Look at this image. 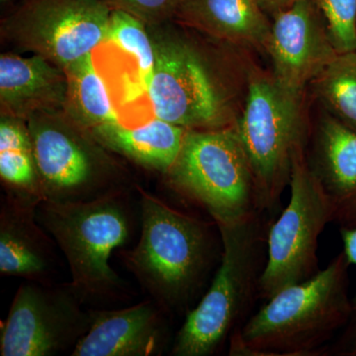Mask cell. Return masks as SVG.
<instances>
[{
	"label": "cell",
	"instance_id": "obj_1",
	"mask_svg": "<svg viewBox=\"0 0 356 356\" xmlns=\"http://www.w3.org/2000/svg\"><path fill=\"white\" fill-rule=\"evenodd\" d=\"M348 264L343 252L308 280L283 288L231 334L229 355H323L337 330L353 317Z\"/></svg>",
	"mask_w": 356,
	"mask_h": 356
},
{
	"label": "cell",
	"instance_id": "obj_2",
	"mask_svg": "<svg viewBox=\"0 0 356 356\" xmlns=\"http://www.w3.org/2000/svg\"><path fill=\"white\" fill-rule=\"evenodd\" d=\"M131 202L120 191L86 202L44 200L37 206V220L65 254L72 275L67 284L83 305L115 301L128 293L109 261L134 234Z\"/></svg>",
	"mask_w": 356,
	"mask_h": 356
},
{
	"label": "cell",
	"instance_id": "obj_3",
	"mask_svg": "<svg viewBox=\"0 0 356 356\" xmlns=\"http://www.w3.org/2000/svg\"><path fill=\"white\" fill-rule=\"evenodd\" d=\"M139 206L140 240L132 250H122V261L163 310H179L209 266L208 227L147 192L140 191Z\"/></svg>",
	"mask_w": 356,
	"mask_h": 356
},
{
	"label": "cell",
	"instance_id": "obj_4",
	"mask_svg": "<svg viewBox=\"0 0 356 356\" xmlns=\"http://www.w3.org/2000/svg\"><path fill=\"white\" fill-rule=\"evenodd\" d=\"M217 226L222 238L221 264L209 290L187 314L173 341L172 355H213L235 331L255 288L259 289L262 238L257 213Z\"/></svg>",
	"mask_w": 356,
	"mask_h": 356
},
{
	"label": "cell",
	"instance_id": "obj_5",
	"mask_svg": "<svg viewBox=\"0 0 356 356\" xmlns=\"http://www.w3.org/2000/svg\"><path fill=\"white\" fill-rule=\"evenodd\" d=\"M166 175L175 191L202 206L217 225L259 210L254 173L236 128L188 129Z\"/></svg>",
	"mask_w": 356,
	"mask_h": 356
},
{
	"label": "cell",
	"instance_id": "obj_6",
	"mask_svg": "<svg viewBox=\"0 0 356 356\" xmlns=\"http://www.w3.org/2000/svg\"><path fill=\"white\" fill-rule=\"evenodd\" d=\"M301 93L273 74H257L236 131L254 173L257 207L273 210L289 184L292 156L304 144Z\"/></svg>",
	"mask_w": 356,
	"mask_h": 356
},
{
	"label": "cell",
	"instance_id": "obj_7",
	"mask_svg": "<svg viewBox=\"0 0 356 356\" xmlns=\"http://www.w3.org/2000/svg\"><path fill=\"white\" fill-rule=\"evenodd\" d=\"M289 185V202L267 236V259L259 281L266 299L318 273V238L337 218L334 201L307 161L304 144L293 153Z\"/></svg>",
	"mask_w": 356,
	"mask_h": 356
},
{
	"label": "cell",
	"instance_id": "obj_8",
	"mask_svg": "<svg viewBox=\"0 0 356 356\" xmlns=\"http://www.w3.org/2000/svg\"><path fill=\"white\" fill-rule=\"evenodd\" d=\"M90 325V310H84L67 283L28 281L16 292L1 325L0 355H72Z\"/></svg>",
	"mask_w": 356,
	"mask_h": 356
},
{
	"label": "cell",
	"instance_id": "obj_9",
	"mask_svg": "<svg viewBox=\"0 0 356 356\" xmlns=\"http://www.w3.org/2000/svg\"><path fill=\"white\" fill-rule=\"evenodd\" d=\"M147 95L154 116L185 129L229 127L228 107L202 60L184 42L156 46Z\"/></svg>",
	"mask_w": 356,
	"mask_h": 356
},
{
	"label": "cell",
	"instance_id": "obj_10",
	"mask_svg": "<svg viewBox=\"0 0 356 356\" xmlns=\"http://www.w3.org/2000/svg\"><path fill=\"white\" fill-rule=\"evenodd\" d=\"M111 13L100 0H32L21 25L40 55L65 69L107 41Z\"/></svg>",
	"mask_w": 356,
	"mask_h": 356
},
{
	"label": "cell",
	"instance_id": "obj_11",
	"mask_svg": "<svg viewBox=\"0 0 356 356\" xmlns=\"http://www.w3.org/2000/svg\"><path fill=\"white\" fill-rule=\"evenodd\" d=\"M44 200L86 202L117 189L104 179L97 152L74 133L50 124H33L29 130Z\"/></svg>",
	"mask_w": 356,
	"mask_h": 356
},
{
	"label": "cell",
	"instance_id": "obj_12",
	"mask_svg": "<svg viewBox=\"0 0 356 356\" xmlns=\"http://www.w3.org/2000/svg\"><path fill=\"white\" fill-rule=\"evenodd\" d=\"M274 17L266 46L273 76L286 88L302 92L339 53L312 0H297Z\"/></svg>",
	"mask_w": 356,
	"mask_h": 356
},
{
	"label": "cell",
	"instance_id": "obj_13",
	"mask_svg": "<svg viewBox=\"0 0 356 356\" xmlns=\"http://www.w3.org/2000/svg\"><path fill=\"white\" fill-rule=\"evenodd\" d=\"M165 312L152 299L123 309H92L90 327L70 355H163L170 341Z\"/></svg>",
	"mask_w": 356,
	"mask_h": 356
},
{
	"label": "cell",
	"instance_id": "obj_14",
	"mask_svg": "<svg viewBox=\"0 0 356 356\" xmlns=\"http://www.w3.org/2000/svg\"><path fill=\"white\" fill-rule=\"evenodd\" d=\"M7 194L0 203V274L49 282L57 266L54 238L36 216L37 206Z\"/></svg>",
	"mask_w": 356,
	"mask_h": 356
},
{
	"label": "cell",
	"instance_id": "obj_15",
	"mask_svg": "<svg viewBox=\"0 0 356 356\" xmlns=\"http://www.w3.org/2000/svg\"><path fill=\"white\" fill-rule=\"evenodd\" d=\"M177 14L185 22L243 46L266 48L270 34L259 0H185Z\"/></svg>",
	"mask_w": 356,
	"mask_h": 356
},
{
	"label": "cell",
	"instance_id": "obj_16",
	"mask_svg": "<svg viewBox=\"0 0 356 356\" xmlns=\"http://www.w3.org/2000/svg\"><path fill=\"white\" fill-rule=\"evenodd\" d=\"M318 170L323 186L337 208V218L356 220V132L336 117L318 128Z\"/></svg>",
	"mask_w": 356,
	"mask_h": 356
},
{
	"label": "cell",
	"instance_id": "obj_17",
	"mask_svg": "<svg viewBox=\"0 0 356 356\" xmlns=\"http://www.w3.org/2000/svg\"><path fill=\"white\" fill-rule=\"evenodd\" d=\"M187 130L156 117L138 127H127L120 122L98 126L93 128V134L111 151L140 165L168 173L180 153Z\"/></svg>",
	"mask_w": 356,
	"mask_h": 356
},
{
	"label": "cell",
	"instance_id": "obj_18",
	"mask_svg": "<svg viewBox=\"0 0 356 356\" xmlns=\"http://www.w3.org/2000/svg\"><path fill=\"white\" fill-rule=\"evenodd\" d=\"M67 91V76L43 56L0 58V97L16 111L62 102Z\"/></svg>",
	"mask_w": 356,
	"mask_h": 356
},
{
	"label": "cell",
	"instance_id": "obj_19",
	"mask_svg": "<svg viewBox=\"0 0 356 356\" xmlns=\"http://www.w3.org/2000/svg\"><path fill=\"white\" fill-rule=\"evenodd\" d=\"M0 177L7 194L37 204L44 200L29 130L13 119L0 123Z\"/></svg>",
	"mask_w": 356,
	"mask_h": 356
},
{
	"label": "cell",
	"instance_id": "obj_20",
	"mask_svg": "<svg viewBox=\"0 0 356 356\" xmlns=\"http://www.w3.org/2000/svg\"><path fill=\"white\" fill-rule=\"evenodd\" d=\"M65 70L67 99L83 124L93 129L120 122L108 88L96 70L91 54Z\"/></svg>",
	"mask_w": 356,
	"mask_h": 356
},
{
	"label": "cell",
	"instance_id": "obj_21",
	"mask_svg": "<svg viewBox=\"0 0 356 356\" xmlns=\"http://www.w3.org/2000/svg\"><path fill=\"white\" fill-rule=\"evenodd\" d=\"M315 81L337 120L356 132V51L337 54Z\"/></svg>",
	"mask_w": 356,
	"mask_h": 356
},
{
	"label": "cell",
	"instance_id": "obj_22",
	"mask_svg": "<svg viewBox=\"0 0 356 356\" xmlns=\"http://www.w3.org/2000/svg\"><path fill=\"white\" fill-rule=\"evenodd\" d=\"M129 54H132L139 69L140 83L147 88L153 76L156 50L152 46L142 20L127 11L112 8L108 38Z\"/></svg>",
	"mask_w": 356,
	"mask_h": 356
},
{
	"label": "cell",
	"instance_id": "obj_23",
	"mask_svg": "<svg viewBox=\"0 0 356 356\" xmlns=\"http://www.w3.org/2000/svg\"><path fill=\"white\" fill-rule=\"evenodd\" d=\"M339 54L356 51V0H312Z\"/></svg>",
	"mask_w": 356,
	"mask_h": 356
},
{
	"label": "cell",
	"instance_id": "obj_24",
	"mask_svg": "<svg viewBox=\"0 0 356 356\" xmlns=\"http://www.w3.org/2000/svg\"><path fill=\"white\" fill-rule=\"evenodd\" d=\"M185 0H110L113 9H122L140 20H159L177 14Z\"/></svg>",
	"mask_w": 356,
	"mask_h": 356
},
{
	"label": "cell",
	"instance_id": "obj_25",
	"mask_svg": "<svg viewBox=\"0 0 356 356\" xmlns=\"http://www.w3.org/2000/svg\"><path fill=\"white\" fill-rule=\"evenodd\" d=\"M325 353H336V355L356 356V317L351 318L348 330L341 339L334 346L332 350Z\"/></svg>",
	"mask_w": 356,
	"mask_h": 356
},
{
	"label": "cell",
	"instance_id": "obj_26",
	"mask_svg": "<svg viewBox=\"0 0 356 356\" xmlns=\"http://www.w3.org/2000/svg\"><path fill=\"white\" fill-rule=\"evenodd\" d=\"M341 235L343 243V252L348 264L356 266V227H343L341 229ZM353 317H356V296L353 301Z\"/></svg>",
	"mask_w": 356,
	"mask_h": 356
},
{
	"label": "cell",
	"instance_id": "obj_27",
	"mask_svg": "<svg viewBox=\"0 0 356 356\" xmlns=\"http://www.w3.org/2000/svg\"><path fill=\"white\" fill-rule=\"evenodd\" d=\"M297 0H259L262 8L267 14L275 16L276 14L289 8Z\"/></svg>",
	"mask_w": 356,
	"mask_h": 356
},
{
	"label": "cell",
	"instance_id": "obj_28",
	"mask_svg": "<svg viewBox=\"0 0 356 356\" xmlns=\"http://www.w3.org/2000/svg\"><path fill=\"white\" fill-rule=\"evenodd\" d=\"M2 2H6L7 0H1Z\"/></svg>",
	"mask_w": 356,
	"mask_h": 356
}]
</instances>
